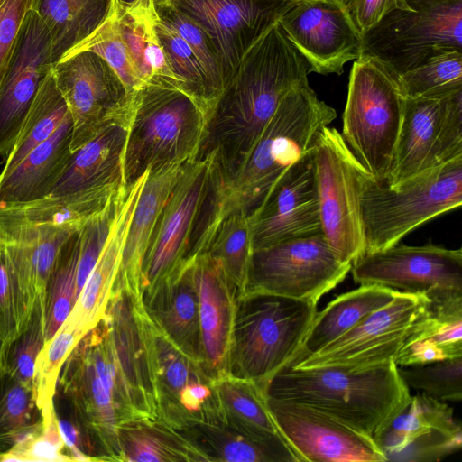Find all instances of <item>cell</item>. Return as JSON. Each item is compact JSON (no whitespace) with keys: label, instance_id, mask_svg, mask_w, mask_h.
Instances as JSON below:
<instances>
[{"label":"cell","instance_id":"obj_15","mask_svg":"<svg viewBox=\"0 0 462 462\" xmlns=\"http://www.w3.org/2000/svg\"><path fill=\"white\" fill-rule=\"evenodd\" d=\"M209 160H189L169 194L141 265L142 300L187 258L191 234L208 180Z\"/></svg>","mask_w":462,"mask_h":462},{"label":"cell","instance_id":"obj_35","mask_svg":"<svg viewBox=\"0 0 462 462\" xmlns=\"http://www.w3.org/2000/svg\"><path fill=\"white\" fill-rule=\"evenodd\" d=\"M462 356V302L431 308L394 358L399 367Z\"/></svg>","mask_w":462,"mask_h":462},{"label":"cell","instance_id":"obj_1","mask_svg":"<svg viewBox=\"0 0 462 462\" xmlns=\"http://www.w3.org/2000/svg\"><path fill=\"white\" fill-rule=\"evenodd\" d=\"M337 117L309 81L292 88L247 155L225 173L210 171L205 197L190 238L194 254L206 252L228 216H251L280 177L310 152L320 131Z\"/></svg>","mask_w":462,"mask_h":462},{"label":"cell","instance_id":"obj_22","mask_svg":"<svg viewBox=\"0 0 462 462\" xmlns=\"http://www.w3.org/2000/svg\"><path fill=\"white\" fill-rule=\"evenodd\" d=\"M278 23L304 57L310 72L340 75L346 62L362 54L360 34L329 0H301Z\"/></svg>","mask_w":462,"mask_h":462},{"label":"cell","instance_id":"obj_47","mask_svg":"<svg viewBox=\"0 0 462 462\" xmlns=\"http://www.w3.org/2000/svg\"><path fill=\"white\" fill-rule=\"evenodd\" d=\"M45 344L42 297L39 296L26 327L8 345L5 372L33 392L36 359Z\"/></svg>","mask_w":462,"mask_h":462},{"label":"cell","instance_id":"obj_2","mask_svg":"<svg viewBox=\"0 0 462 462\" xmlns=\"http://www.w3.org/2000/svg\"><path fill=\"white\" fill-rule=\"evenodd\" d=\"M309 66L277 23L244 54L208 120L195 159L215 173L236 167L251 151L292 88L308 81Z\"/></svg>","mask_w":462,"mask_h":462},{"label":"cell","instance_id":"obj_56","mask_svg":"<svg viewBox=\"0 0 462 462\" xmlns=\"http://www.w3.org/2000/svg\"><path fill=\"white\" fill-rule=\"evenodd\" d=\"M5 372V349L0 340V375Z\"/></svg>","mask_w":462,"mask_h":462},{"label":"cell","instance_id":"obj_6","mask_svg":"<svg viewBox=\"0 0 462 462\" xmlns=\"http://www.w3.org/2000/svg\"><path fill=\"white\" fill-rule=\"evenodd\" d=\"M208 120L203 106L180 88L148 84L139 89L124 152L125 187L147 171L195 159Z\"/></svg>","mask_w":462,"mask_h":462},{"label":"cell","instance_id":"obj_51","mask_svg":"<svg viewBox=\"0 0 462 462\" xmlns=\"http://www.w3.org/2000/svg\"><path fill=\"white\" fill-rule=\"evenodd\" d=\"M462 156V90L445 99L436 162L440 165Z\"/></svg>","mask_w":462,"mask_h":462},{"label":"cell","instance_id":"obj_13","mask_svg":"<svg viewBox=\"0 0 462 462\" xmlns=\"http://www.w3.org/2000/svg\"><path fill=\"white\" fill-rule=\"evenodd\" d=\"M51 74L72 121V152L105 125L132 116L134 96L95 52L82 51L53 64Z\"/></svg>","mask_w":462,"mask_h":462},{"label":"cell","instance_id":"obj_43","mask_svg":"<svg viewBox=\"0 0 462 462\" xmlns=\"http://www.w3.org/2000/svg\"><path fill=\"white\" fill-rule=\"evenodd\" d=\"M157 11L160 17L187 42L198 59L206 79L208 98L212 112L225 90L222 70L213 42L197 23L177 7L157 8Z\"/></svg>","mask_w":462,"mask_h":462},{"label":"cell","instance_id":"obj_46","mask_svg":"<svg viewBox=\"0 0 462 462\" xmlns=\"http://www.w3.org/2000/svg\"><path fill=\"white\" fill-rule=\"evenodd\" d=\"M156 28L169 65L179 79L181 89L203 106L209 118L211 109L206 79L198 59L180 34L161 17Z\"/></svg>","mask_w":462,"mask_h":462},{"label":"cell","instance_id":"obj_52","mask_svg":"<svg viewBox=\"0 0 462 462\" xmlns=\"http://www.w3.org/2000/svg\"><path fill=\"white\" fill-rule=\"evenodd\" d=\"M346 15L362 36L394 10H412L406 0H329Z\"/></svg>","mask_w":462,"mask_h":462},{"label":"cell","instance_id":"obj_36","mask_svg":"<svg viewBox=\"0 0 462 462\" xmlns=\"http://www.w3.org/2000/svg\"><path fill=\"white\" fill-rule=\"evenodd\" d=\"M180 431L210 461L299 462L290 448L262 443L226 425L217 417L216 409L204 420L192 423Z\"/></svg>","mask_w":462,"mask_h":462},{"label":"cell","instance_id":"obj_23","mask_svg":"<svg viewBox=\"0 0 462 462\" xmlns=\"http://www.w3.org/2000/svg\"><path fill=\"white\" fill-rule=\"evenodd\" d=\"M53 64L48 29L36 11L31 8L0 82V157L3 162Z\"/></svg>","mask_w":462,"mask_h":462},{"label":"cell","instance_id":"obj_54","mask_svg":"<svg viewBox=\"0 0 462 462\" xmlns=\"http://www.w3.org/2000/svg\"><path fill=\"white\" fill-rule=\"evenodd\" d=\"M67 406L69 411L64 412L54 404L58 426L67 455L71 461H101L99 452L91 437L69 406L68 404Z\"/></svg>","mask_w":462,"mask_h":462},{"label":"cell","instance_id":"obj_30","mask_svg":"<svg viewBox=\"0 0 462 462\" xmlns=\"http://www.w3.org/2000/svg\"><path fill=\"white\" fill-rule=\"evenodd\" d=\"M71 140L69 114L51 136L12 170L0 173V203L28 202L48 196L72 154Z\"/></svg>","mask_w":462,"mask_h":462},{"label":"cell","instance_id":"obj_20","mask_svg":"<svg viewBox=\"0 0 462 462\" xmlns=\"http://www.w3.org/2000/svg\"><path fill=\"white\" fill-rule=\"evenodd\" d=\"M149 332L158 419L182 430L203 420L215 407L213 379L151 319Z\"/></svg>","mask_w":462,"mask_h":462},{"label":"cell","instance_id":"obj_48","mask_svg":"<svg viewBox=\"0 0 462 462\" xmlns=\"http://www.w3.org/2000/svg\"><path fill=\"white\" fill-rule=\"evenodd\" d=\"M398 370L406 385L419 393L442 402L462 398V356Z\"/></svg>","mask_w":462,"mask_h":462},{"label":"cell","instance_id":"obj_57","mask_svg":"<svg viewBox=\"0 0 462 462\" xmlns=\"http://www.w3.org/2000/svg\"><path fill=\"white\" fill-rule=\"evenodd\" d=\"M118 1H120V2H122V3H131V2H133L134 0H118Z\"/></svg>","mask_w":462,"mask_h":462},{"label":"cell","instance_id":"obj_19","mask_svg":"<svg viewBox=\"0 0 462 462\" xmlns=\"http://www.w3.org/2000/svg\"><path fill=\"white\" fill-rule=\"evenodd\" d=\"M248 217L253 251L322 232L314 148L280 177Z\"/></svg>","mask_w":462,"mask_h":462},{"label":"cell","instance_id":"obj_14","mask_svg":"<svg viewBox=\"0 0 462 462\" xmlns=\"http://www.w3.org/2000/svg\"><path fill=\"white\" fill-rule=\"evenodd\" d=\"M430 310L421 294L398 292L387 305L291 368L339 366L365 368L394 360L419 321Z\"/></svg>","mask_w":462,"mask_h":462},{"label":"cell","instance_id":"obj_24","mask_svg":"<svg viewBox=\"0 0 462 462\" xmlns=\"http://www.w3.org/2000/svg\"><path fill=\"white\" fill-rule=\"evenodd\" d=\"M130 120L105 125L74 151L48 196L81 194L107 203L125 186L123 158Z\"/></svg>","mask_w":462,"mask_h":462},{"label":"cell","instance_id":"obj_37","mask_svg":"<svg viewBox=\"0 0 462 462\" xmlns=\"http://www.w3.org/2000/svg\"><path fill=\"white\" fill-rule=\"evenodd\" d=\"M111 4L112 0H32V8L50 33L54 63L101 25Z\"/></svg>","mask_w":462,"mask_h":462},{"label":"cell","instance_id":"obj_53","mask_svg":"<svg viewBox=\"0 0 462 462\" xmlns=\"http://www.w3.org/2000/svg\"><path fill=\"white\" fill-rule=\"evenodd\" d=\"M32 0H0V82L8 67Z\"/></svg>","mask_w":462,"mask_h":462},{"label":"cell","instance_id":"obj_21","mask_svg":"<svg viewBox=\"0 0 462 462\" xmlns=\"http://www.w3.org/2000/svg\"><path fill=\"white\" fill-rule=\"evenodd\" d=\"M374 440L386 461H438L461 449L462 429L449 405L418 393Z\"/></svg>","mask_w":462,"mask_h":462},{"label":"cell","instance_id":"obj_3","mask_svg":"<svg viewBox=\"0 0 462 462\" xmlns=\"http://www.w3.org/2000/svg\"><path fill=\"white\" fill-rule=\"evenodd\" d=\"M263 391L316 408L374 439L411 397L394 360L357 369L284 366Z\"/></svg>","mask_w":462,"mask_h":462},{"label":"cell","instance_id":"obj_41","mask_svg":"<svg viewBox=\"0 0 462 462\" xmlns=\"http://www.w3.org/2000/svg\"><path fill=\"white\" fill-rule=\"evenodd\" d=\"M42 424L32 390L4 372L0 375V453L31 436Z\"/></svg>","mask_w":462,"mask_h":462},{"label":"cell","instance_id":"obj_10","mask_svg":"<svg viewBox=\"0 0 462 462\" xmlns=\"http://www.w3.org/2000/svg\"><path fill=\"white\" fill-rule=\"evenodd\" d=\"M322 232L253 251L245 294L263 292L318 303L347 275Z\"/></svg>","mask_w":462,"mask_h":462},{"label":"cell","instance_id":"obj_18","mask_svg":"<svg viewBox=\"0 0 462 462\" xmlns=\"http://www.w3.org/2000/svg\"><path fill=\"white\" fill-rule=\"evenodd\" d=\"M102 319L115 364L137 417L158 419L150 319L142 298L126 288L116 290Z\"/></svg>","mask_w":462,"mask_h":462},{"label":"cell","instance_id":"obj_40","mask_svg":"<svg viewBox=\"0 0 462 462\" xmlns=\"http://www.w3.org/2000/svg\"><path fill=\"white\" fill-rule=\"evenodd\" d=\"M205 253L220 263L236 299L242 297L253 253L249 217L242 214L226 217Z\"/></svg>","mask_w":462,"mask_h":462},{"label":"cell","instance_id":"obj_8","mask_svg":"<svg viewBox=\"0 0 462 462\" xmlns=\"http://www.w3.org/2000/svg\"><path fill=\"white\" fill-rule=\"evenodd\" d=\"M405 97L399 76L374 57L354 60L343 112L342 137L378 181L388 179L402 125Z\"/></svg>","mask_w":462,"mask_h":462},{"label":"cell","instance_id":"obj_42","mask_svg":"<svg viewBox=\"0 0 462 462\" xmlns=\"http://www.w3.org/2000/svg\"><path fill=\"white\" fill-rule=\"evenodd\" d=\"M407 98H441L462 90V51H446L399 75Z\"/></svg>","mask_w":462,"mask_h":462},{"label":"cell","instance_id":"obj_17","mask_svg":"<svg viewBox=\"0 0 462 462\" xmlns=\"http://www.w3.org/2000/svg\"><path fill=\"white\" fill-rule=\"evenodd\" d=\"M301 0H178L180 11L197 23L217 52L225 89L246 51Z\"/></svg>","mask_w":462,"mask_h":462},{"label":"cell","instance_id":"obj_11","mask_svg":"<svg viewBox=\"0 0 462 462\" xmlns=\"http://www.w3.org/2000/svg\"><path fill=\"white\" fill-rule=\"evenodd\" d=\"M358 284H377L405 293L421 294L431 308L462 302V250L428 243H397L365 254L351 266Z\"/></svg>","mask_w":462,"mask_h":462},{"label":"cell","instance_id":"obj_45","mask_svg":"<svg viewBox=\"0 0 462 462\" xmlns=\"http://www.w3.org/2000/svg\"><path fill=\"white\" fill-rule=\"evenodd\" d=\"M82 337L64 322L39 353L34 369L33 395L41 411L54 403L62 365Z\"/></svg>","mask_w":462,"mask_h":462},{"label":"cell","instance_id":"obj_9","mask_svg":"<svg viewBox=\"0 0 462 462\" xmlns=\"http://www.w3.org/2000/svg\"><path fill=\"white\" fill-rule=\"evenodd\" d=\"M406 1L412 10L389 13L362 36V54L399 76L442 51H462V0Z\"/></svg>","mask_w":462,"mask_h":462},{"label":"cell","instance_id":"obj_28","mask_svg":"<svg viewBox=\"0 0 462 462\" xmlns=\"http://www.w3.org/2000/svg\"><path fill=\"white\" fill-rule=\"evenodd\" d=\"M447 97H405L402 125L386 180L390 189L439 166L436 153Z\"/></svg>","mask_w":462,"mask_h":462},{"label":"cell","instance_id":"obj_16","mask_svg":"<svg viewBox=\"0 0 462 462\" xmlns=\"http://www.w3.org/2000/svg\"><path fill=\"white\" fill-rule=\"evenodd\" d=\"M265 397L299 462H386L373 437L311 406Z\"/></svg>","mask_w":462,"mask_h":462},{"label":"cell","instance_id":"obj_38","mask_svg":"<svg viewBox=\"0 0 462 462\" xmlns=\"http://www.w3.org/2000/svg\"><path fill=\"white\" fill-rule=\"evenodd\" d=\"M69 115L51 72L39 88L1 173L12 170L32 149L51 136Z\"/></svg>","mask_w":462,"mask_h":462},{"label":"cell","instance_id":"obj_49","mask_svg":"<svg viewBox=\"0 0 462 462\" xmlns=\"http://www.w3.org/2000/svg\"><path fill=\"white\" fill-rule=\"evenodd\" d=\"M32 311L14 267L0 243V340L5 353L8 345L26 327Z\"/></svg>","mask_w":462,"mask_h":462},{"label":"cell","instance_id":"obj_44","mask_svg":"<svg viewBox=\"0 0 462 462\" xmlns=\"http://www.w3.org/2000/svg\"><path fill=\"white\" fill-rule=\"evenodd\" d=\"M82 51L102 57L120 78L130 96L143 87L120 36L113 0L109 14L101 25L61 59Z\"/></svg>","mask_w":462,"mask_h":462},{"label":"cell","instance_id":"obj_12","mask_svg":"<svg viewBox=\"0 0 462 462\" xmlns=\"http://www.w3.org/2000/svg\"><path fill=\"white\" fill-rule=\"evenodd\" d=\"M321 231L345 263L365 253L361 217L358 170L360 162L331 126L319 133L314 147Z\"/></svg>","mask_w":462,"mask_h":462},{"label":"cell","instance_id":"obj_25","mask_svg":"<svg viewBox=\"0 0 462 462\" xmlns=\"http://www.w3.org/2000/svg\"><path fill=\"white\" fill-rule=\"evenodd\" d=\"M148 171L116 194V208L100 255L64 321L83 336L103 318L115 286L131 218Z\"/></svg>","mask_w":462,"mask_h":462},{"label":"cell","instance_id":"obj_29","mask_svg":"<svg viewBox=\"0 0 462 462\" xmlns=\"http://www.w3.org/2000/svg\"><path fill=\"white\" fill-rule=\"evenodd\" d=\"M185 163L148 171L127 230L113 291L126 288L141 297L139 282L143 255L161 210Z\"/></svg>","mask_w":462,"mask_h":462},{"label":"cell","instance_id":"obj_27","mask_svg":"<svg viewBox=\"0 0 462 462\" xmlns=\"http://www.w3.org/2000/svg\"><path fill=\"white\" fill-rule=\"evenodd\" d=\"M142 301L159 329L201 365L199 297L193 259L185 260Z\"/></svg>","mask_w":462,"mask_h":462},{"label":"cell","instance_id":"obj_4","mask_svg":"<svg viewBox=\"0 0 462 462\" xmlns=\"http://www.w3.org/2000/svg\"><path fill=\"white\" fill-rule=\"evenodd\" d=\"M56 394L88 431L101 461H122L117 426L138 417L115 364L103 319L71 350L62 365Z\"/></svg>","mask_w":462,"mask_h":462},{"label":"cell","instance_id":"obj_34","mask_svg":"<svg viewBox=\"0 0 462 462\" xmlns=\"http://www.w3.org/2000/svg\"><path fill=\"white\" fill-rule=\"evenodd\" d=\"M116 436L122 461H210L181 431L160 419L126 420L118 424Z\"/></svg>","mask_w":462,"mask_h":462},{"label":"cell","instance_id":"obj_39","mask_svg":"<svg viewBox=\"0 0 462 462\" xmlns=\"http://www.w3.org/2000/svg\"><path fill=\"white\" fill-rule=\"evenodd\" d=\"M79 254L78 231L60 249L42 297L45 343L50 341L62 326L76 302Z\"/></svg>","mask_w":462,"mask_h":462},{"label":"cell","instance_id":"obj_32","mask_svg":"<svg viewBox=\"0 0 462 462\" xmlns=\"http://www.w3.org/2000/svg\"><path fill=\"white\" fill-rule=\"evenodd\" d=\"M217 417L236 431L262 443L287 447L256 383L223 374L212 382Z\"/></svg>","mask_w":462,"mask_h":462},{"label":"cell","instance_id":"obj_33","mask_svg":"<svg viewBox=\"0 0 462 462\" xmlns=\"http://www.w3.org/2000/svg\"><path fill=\"white\" fill-rule=\"evenodd\" d=\"M398 292L377 284H361L340 294L316 313L297 355L288 365L332 343L367 315L391 302Z\"/></svg>","mask_w":462,"mask_h":462},{"label":"cell","instance_id":"obj_5","mask_svg":"<svg viewBox=\"0 0 462 462\" xmlns=\"http://www.w3.org/2000/svg\"><path fill=\"white\" fill-rule=\"evenodd\" d=\"M317 313V303L276 294L247 293L236 300L226 374L266 383L290 365Z\"/></svg>","mask_w":462,"mask_h":462},{"label":"cell","instance_id":"obj_26","mask_svg":"<svg viewBox=\"0 0 462 462\" xmlns=\"http://www.w3.org/2000/svg\"><path fill=\"white\" fill-rule=\"evenodd\" d=\"M191 258L199 297L201 365L214 380L226 374L237 299L217 261L208 253Z\"/></svg>","mask_w":462,"mask_h":462},{"label":"cell","instance_id":"obj_31","mask_svg":"<svg viewBox=\"0 0 462 462\" xmlns=\"http://www.w3.org/2000/svg\"><path fill=\"white\" fill-rule=\"evenodd\" d=\"M113 2L120 36L143 85L158 84L181 89L157 32L160 15L155 0Z\"/></svg>","mask_w":462,"mask_h":462},{"label":"cell","instance_id":"obj_7","mask_svg":"<svg viewBox=\"0 0 462 462\" xmlns=\"http://www.w3.org/2000/svg\"><path fill=\"white\" fill-rule=\"evenodd\" d=\"M358 182L365 254H369L399 243L416 227L462 205V156L395 189L375 180L360 163Z\"/></svg>","mask_w":462,"mask_h":462},{"label":"cell","instance_id":"obj_55","mask_svg":"<svg viewBox=\"0 0 462 462\" xmlns=\"http://www.w3.org/2000/svg\"><path fill=\"white\" fill-rule=\"evenodd\" d=\"M178 0H155L156 7L158 9L170 8L175 6Z\"/></svg>","mask_w":462,"mask_h":462},{"label":"cell","instance_id":"obj_50","mask_svg":"<svg viewBox=\"0 0 462 462\" xmlns=\"http://www.w3.org/2000/svg\"><path fill=\"white\" fill-rule=\"evenodd\" d=\"M43 424L31 436L0 453V461H71L60 435L54 403L42 410Z\"/></svg>","mask_w":462,"mask_h":462}]
</instances>
